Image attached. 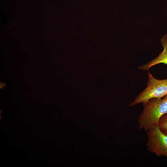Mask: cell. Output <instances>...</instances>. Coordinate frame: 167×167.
I'll return each instance as SVG.
<instances>
[{
  "mask_svg": "<svg viewBox=\"0 0 167 167\" xmlns=\"http://www.w3.org/2000/svg\"><path fill=\"white\" fill-rule=\"evenodd\" d=\"M4 86V84H3V83H2L0 84V88H3Z\"/></svg>",
  "mask_w": 167,
  "mask_h": 167,
  "instance_id": "8992f818",
  "label": "cell"
},
{
  "mask_svg": "<svg viewBox=\"0 0 167 167\" xmlns=\"http://www.w3.org/2000/svg\"><path fill=\"white\" fill-rule=\"evenodd\" d=\"M143 109L138 118L139 129L147 132L158 125L160 118L167 113V95L160 98H153L143 103Z\"/></svg>",
  "mask_w": 167,
  "mask_h": 167,
  "instance_id": "6da1fadb",
  "label": "cell"
},
{
  "mask_svg": "<svg viewBox=\"0 0 167 167\" xmlns=\"http://www.w3.org/2000/svg\"><path fill=\"white\" fill-rule=\"evenodd\" d=\"M147 87L134 101L129 105L132 106L140 103H143L150 99L160 98L167 95V79L160 80L155 78L148 71Z\"/></svg>",
  "mask_w": 167,
  "mask_h": 167,
  "instance_id": "7a4b0ae2",
  "label": "cell"
},
{
  "mask_svg": "<svg viewBox=\"0 0 167 167\" xmlns=\"http://www.w3.org/2000/svg\"><path fill=\"white\" fill-rule=\"evenodd\" d=\"M162 45L164 49L162 52L160 53L156 58L147 63L138 67L139 69L144 71L148 70L152 66L160 63L167 64V35L165 34L161 39Z\"/></svg>",
  "mask_w": 167,
  "mask_h": 167,
  "instance_id": "277c9868",
  "label": "cell"
},
{
  "mask_svg": "<svg viewBox=\"0 0 167 167\" xmlns=\"http://www.w3.org/2000/svg\"><path fill=\"white\" fill-rule=\"evenodd\" d=\"M158 126L161 131L167 135V113L160 118Z\"/></svg>",
  "mask_w": 167,
  "mask_h": 167,
  "instance_id": "5b68a950",
  "label": "cell"
},
{
  "mask_svg": "<svg viewBox=\"0 0 167 167\" xmlns=\"http://www.w3.org/2000/svg\"><path fill=\"white\" fill-rule=\"evenodd\" d=\"M147 133L148 140L146 145L148 150L158 156L167 157V135L161 131L158 125L150 129Z\"/></svg>",
  "mask_w": 167,
  "mask_h": 167,
  "instance_id": "3957f363",
  "label": "cell"
}]
</instances>
